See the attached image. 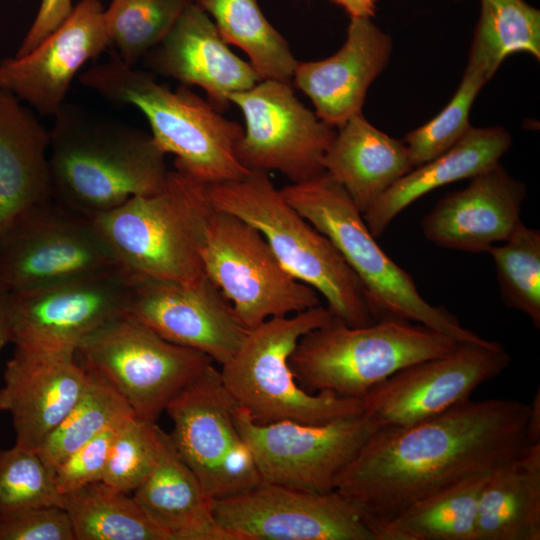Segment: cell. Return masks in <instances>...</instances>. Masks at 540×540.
Wrapping results in <instances>:
<instances>
[{
  "label": "cell",
  "instance_id": "42",
  "mask_svg": "<svg viewBox=\"0 0 540 540\" xmlns=\"http://www.w3.org/2000/svg\"><path fill=\"white\" fill-rule=\"evenodd\" d=\"M342 7L351 18H372L377 0H332Z\"/></svg>",
  "mask_w": 540,
  "mask_h": 540
},
{
  "label": "cell",
  "instance_id": "23",
  "mask_svg": "<svg viewBox=\"0 0 540 540\" xmlns=\"http://www.w3.org/2000/svg\"><path fill=\"white\" fill-rule=\"evenodd\" d=\"M392 38L370 18H351L346 40L332 56L299 62L292 84L312 101L316 115L337 128L362 113L367 91L387 66Z\"/></svg>",
  "mask_w": 540,
  "mask_h": 540
},
{
  "label": "cell",
  "instance_id": "22",
  "mask_svg": "<svg viewBox=\"0 0 540 540\" xmlns=\"http://www.w3.org/2000/svg\"><path fill=\"white\" fill-rule=\"evenodd\" d=\"M526 196L525 185L498 162L471 178L464 189L440 199L423 217L422 233L442 248L487 252L522 222Z\"/></svg>",
  "mask_w": 540,
  "mask_h": 540
},
{
  "label": "cell",
  "instance_id": "4",
  "mask_svg": "<svg viewBox=\"0 0 540 540\" xmlns=\"http://www.w3.org/2000/svg\"><path fill=\"white\" fill-rule=\"evenodd\" d=\"M215 210L241 218L265 238L282 266L323 296L348 326L376 322L367 294L341 253L284 198L266 172L207 185Z\"/></svg>",
  "mask_w": 540,
  "mask_h": 540
},
{
  "label": "cell",
  "instance_id": "8",
  "mask_svg": "<svg viewBox=\"0 0 540 540\" xmlns=\"http://www.w3.org/2000/svg\"><path fill=\"white\" fill-rule=\"evenodd\" d=\"M458 342L421 324L381 319L348 326L338 319L300 338L289 363L307 392L363 399L396 372L451 351Z\"/></svg>",
  "mask_w": 540,
  "mask_h": 540
},
{
  "label": "cell",
  "instance_id": "39",
  "mask_svg": "<svg viewBox=\"0 0 540 540\" xmlns=\"http://www.w3.org/2000/svg\"><path fill=\"white\" fill-rule=\"evenodd\" d=\"M0 540H76L68 512L60 505L18 508L0 514Z\"/></svg>",
  "mask_w": 540,
  "mask_h": 540
},
{
  "label": "cell",
  "instance_id": "15",
  "mask_svg": "<svg viewBox=\"0 0 540 540\" xmlns=\"http://www.w3.org/2000/svg\"><path fill=\"white\" fill-rule=\"evenodd\" d=\"M510 362L495 341L458 342L448 353L414 363L373 387L362 399L363 413L378 429L422 422L469 400Z\"/></svg>",
  "mask_w": 540,
  "mask_h": 540
},
{
  "label": "cell",
  "instance_id": "17",
  "mask_svg": "<svg viewBox=\"0 0 540 540\" xmlns=\"http://www.w3.org/2000/svg\"><path fill=\"white\" fill-rule=\"evenodd\" d=\"M234 540H374L358 508L338 492L317 493L261 481L212 501Z\"/></svg>",
  "mask_w": 540,
  "mask_h": 540
},
{
  "label": "cell",
  "instance_id": "28",
  "mask_svg": "<svg viewBox=\"0 0 540 540\" xmlns=\"http://www.w3.org/2000/svg\"><path fill=\"white\" fill-rule=\"evenodd\" d=\"M540 539V443L496 468L484 484L475 540Z\"/></svg>",
  "mask_w": 540,
  "mask_h": 540
},
{
  "label": "cell",
  "instance_id": "29",
  "mask_svg": "<svg viewBox=\"0 0 540 540\" xmlns=\"http://www.w3.org/2000/svg\"><path fill=\"white\" fill-rule=\"evenodd\" d=\"M490 474L465 479L366 524L374 540H475L478 502Z\"/></svg>",
  "mask_w": 540,
  "mask_h": 540
},
{
  "label": "cell",
  "instance_id": "33",
  "mask_svg": "<svg viewBox=\"0 0 540 540\" xmlns=\"http://www.w3.org/2000/svg\"><path fill=\"white\" fill-rule=\"evenodd\" d=\"M84 367L88 380L82 395L37 451L52 473L72 452L125 418L135 415L109 381L94 369Z\"/></svg>",
  "mask_w": 540,
  "mask_h": 540
},
{
  "label": "cell",
  "instance_id": "25",
  "mask_svg": "<svg viewBox=\"0 0 540 540\" xmlns=\"http://www.w3.org/2000/svg\"><path fill=\"white\" fill-rule=\"evenodd\" d=\"M511 144V135L501 126L471 127L447 151L400 178L362 214L369 231L375 238L380 237L413 202L439 187L471 179L490 168Z\"/></svg>",
  "mask_w": 540,
  "mask_h": 540
},
{
  "label": "cell",
  "instance_id": "9",
  "mask_svg": "<svg viewBox=\"0 0 540 540\" xmlns=\"http://www.w3.org/2000/svg\"><path fill=\"white\" fill-rule=\"evenodd\" d=\"M201 259L205 275L247 330L321 304L315 289L282 266L263 235L230 213L212 211Z\"/></svg>",
  "mask_w": 540,
  "mask_h": 540
},
{
  "label": "cell",
  "instance_id": "7",
  "mask_svg": "<svg viewBox=\"0 0 540 540\" xmlns=\"http://www.w3.org/2000/svg\"><path fill=\"white\" fill-rule=\"evenodd\" d=\"M334 319L321 304L268 319L249 330L236 353L221 365L227 390L256 423L323 424L363 413L361 399L329 391L307 392L290 367V356L300 338Z\"/></svg>",
  "mask_w": 540,
  "mask_h": 540
},
{
  "label": "cell",
  "instance_id": "2",
  "mask_svg": "<svg viewBox=\"0 0 540 540\" xmlns=\"http://www.w3.org/2000/svg\"><path fill=\"white\" fill-rule=\"evenodd\" d=\"M53 118L50 189L63 206L91 219L163 188L167 154L151 134L73 103Z\"/></svg>",
  "mask_w": 540,
  "mask_h": 540
},
{
  "label": "cell",
  "instance_id": "35",
  "mask_svg": "<svg viewBox=\"0 0 540 540\" xmlns=\"http://www.w3.org/2000/svg\"><path fill=\"white\" fill-rule=\"evenodd\" d=\"M190 0H111L104 18L111 45L134 66L169 32Z\"/></svg>",
  "mask_w": 540,
  "mask_h": 540
},
{
  "label": "cell",
  "instance_id": "14",
  "mask_svg": "<svg viewBox=\"0 0 540 540\" xmlns=\"http://www.w3.org/2000/svg\"><path fill=\"white\" fill-rule=\"evenodd\" d=\"M245 126L236 153L250 171H278L299 183L324 171L323 159L336 128L295 95L292 84L262 79L229 97Z\"/></svg>",
  "mask_w": 540,
  "mask_h": 540
},
{
  "label": "cell",
  "instance_id": "43",
  "mask_svg": "<svg viewBox=\"0 0 540 540\" xmlns=\"http://www.w3.org/2000/svg\"><path fill=\"white\" fill-rule=\"evenodd\" d=\"M530 405V414L527 425V443L528 445H534L540 443V392L534 395L533 401Z\"/></svg>",
  "mask_w": 540,
  "mask_h": 540
},
{
  "label": "cell",
  "instance_id": "1",
  "mask_svg": "<svg viewBox=\"0 0 540 540\" xmlns=\"http://www.w3.org/2000/svg\"><path fill=\"white\" fill-rule=\"evenodd\" d=\"M530 405L467 400L422 422L377 429L338 476L335 491L364 521L390 518L470 477L491 473L528 446Z\"/></svg>",
  "mask_w": 540,
  "mask_h": 540
},
{
  "label": "cell",
  "instance_id": "41",
  "mask_svg": "<svg viewBox=\"0 0 540 540\" xmlns=\"http://www.w3.org/2000/svg\"><path fill=\"white\" fill-rule=\"evenodd\" d=\"M72 0H41L36 17L15 56L27 54L70 15Z\"/></svg>",
  "mask_w": 540,
  "mask_h": 540
},
{
  "label": "cell",
  "instance_id": "10",
  "mask_svg": "<svg viewBox=\"0 0 540 540\" xmlns=\"http://www.w3.org/2000/svg\"><path fill=\"white\" fill-rule=\"evenodd\" d=\"M76 354L109 381L134 414L156 422L170 401L213 363L176 345L128 314L86 336Z\"/></svg>",
  "mask_w": 540,
  "mask_h": 540
},
{
  "label": "cell",
  "instance_id": "30",
  "mask_svg": "<svg viewBox=\"0 0 540 540\" xmlns=\"http://www.w3.org/2000/svg\"><path fill=\"white\" fill-rule=\"evenodd\" d=\"M213 20L228 44L240 48L261 79L292 84L298 61L257 0H192Z\"/></svg>",
  "mask_w": 540,
  "mask_h": 540
},
{
  "label": "cell",
  "instance_id": "3",
  "mask_svg": "<svg viewBox=\"0 0 540 540\" xmlns=\"http://www.w3.org/2000/svg\"><path fill=\"white\" fill-rule=\"evenodd\" d=\"M79 80L105 99L141 111L155 142L175 156L176 169L207 185L238 180L251 172L236 153L243 127L188 86L172 91L152 73L126 64L117 53L86 70Z\"/></svg>",
  "mask_w": 540,
  "mask_h": 540
},
{
  "label": "cell",
  "instance_id": "16",
  "mask_svg": "<svg viewBox=\"0 0 540 540\" xmlns=\"http://www.w3.org/2000/svg\"><path fill=\"white\" fill-rule=\"evenodd\" d=\"M132 274L114 267L41 289L9 293L11 343L76 351L96 329L127 311Z\"/></svg>",
  "mask_w": 540,
  "mask_h": 540
},
{
  "label": "cell",
  "instance_id": "31",
  "mask_svg": "<svg viewBox=\"0 0 540 540\" xmlns=\"http://www.w3.org/2000/svg\"><path fill=\"white\" fill-rule=\"evenodd\" d=\"M76 540H169L134 496L103 481L62 495Z\"/></svg>",
  "mask_w": 540,
  "mask_h": 540
},
{
  "label": "cell",
  "instance_id": "34",
  "mask_svg": "<svg viewBox=\"0 0 540 540\" xmlns=\"http://www.w3.org/2000/svg\"><path fill=\"white\" fill-rule=\"evenodd\" d=\"M501 298L540 328V231L522 222L502 245L491 246Z\"/></svg>",
  "mask_w": 540,
  "mask_h": 540
},
{
  "label": "cell",
  "instance_id": "12",
  "mask_svg": "<svg viewBox=\"0 0 540 540\" xmlns=\"http://www.w3.org/2000/svg\"><path fill=\"white\" fill-rule=\"evenodd\" d=\"M237 406L212 363L165 409L173 423L169 435L177 453L212 501L241 494L262 480L237 431Z\"/></svg>",
  "mask_w": 540,
  "mask_h": 540
},
{
  "label": "cell",
  "instance_id": "11",
  "mask_svg": "<svg viewBox=\"0 0 540 540\" xmlns=\"http://www.w3.org/2000/svg\"><path fill=\"white\" fill-rule=\"evenodd\" d=\"M120 267L92 219L53 198L0 234V288L10 294Z\"/></svg>",
  "mask_w": 540,
  "mask_h": 540
},
{
  "label": "cell",
  "instance_id": "24",
  "mask_svg": "<svg viewBox=\"0 0 540 540\" xmlns=\"http://www.w3.org/2000/svg\"><path fill=\"white\" fill-rule=\"evenodd\" d=\"M49 131L11 92L0 90V234L50 198Z\"/></svg>",
  "mask_w": 540,
  "mask_h": 540
},
{
  "label": "cell",
  "instance_id": "19",
  "mask_svg": "<svg viewBox=\"0 0 540 540\" xmlns=\"http://www.w3.org/2000/svg\"><path fill=\"white\" fill-rule=\"evenodd\" d=\"M104 11L99 0H81L30 52L2 59L0 90L54 117L79 69L111 45Z\"/></svg>",
  "mask_w": 540,
  "mask_h": 540
},
{
  "label": "cell",
  "instance_id": "38",
  "mask_svg": "<svg viewBox=\"0 0 540 540\" xmlns=\"http://www.w3.org/2000/svg\"><path fill=\"white\" fill-rule=\"evenodd\" d=\"M52 471L36 451L0 448V514L38 505H61Z\"/></svg>",
  "mask_w": 540,
  "mask_h": 540
},
{
  "label": "cell",
  "instance_id": "44",
  "mask_svg": "<svg viewBox=\"0 0 540 540\" xmlns=\"http://www.w3.org/2000/svg\"><path fill=\"white\" fill-rule=\"evenodd\" d=\"M8 343H11L9 293L0 288V354Z\"/></svg>",
  "mask_w": 540,
  "mask_h": 540
},
{
  "label": "cell",
  "instance_id": "27",
  "mask_svg": "<svg viewBox=\"0 0 540 540\" xmlns=\"http://www.w3.org/2000/svg\"><path fill=\"white\" fill-rule=\"evenodd\" d=\"M133 496L169 540H234L217 522L212 500L165 432L158 461Z\"/></svg>",
  "mask_w": 540,
  "mask_h": 540
},
{
  "label": "cell",
  "instance_id": "37",
  "mask_svg": "<svg viewBox=\"0 0 540 540\" xmlns=\"http://www.w3.org/2000/svg\"><path fill=\"white\" fill-rule=\"evenodd\" d=\"M164 435L156 422L136 415L124 419L116 429L102 481L118 491L134 492L155 467Z\"/></svg>",
  "mask_w": 540,
  "mask_h": 540
},
{
  "label": "cell",
  "instance_id": "40",
  "mask_svg": "<svg viewBox=\"0 0 540 540\" xmlns=\"http://www.w3.org/2000/svg\"><path fill=\"white\" fill-rule=\"evenodd\" d=\"M119 424L103 431L56 466L53 478L56 490L61 496L88 484L102 481Z\"/></svg>",
  "mask_w": 540,
  "mask_h": 540
},
{
  "label": "cell",
  "instance_id": "6",
  "mask_svg": "<svg viewBox=\"0 0 540 540\" xmlns=\"http://www.w3.org/2000/svg\"><path fill=\"white\" fill-rule=\"evenodd\" d=\"M280 191L341 253L360 280L376 321L393 318L421 324L457 342L484 339L446 308L422 297L413 278L377 244L347 192L326 172Z\"/></svg>",
  "mask_w": 540,
  "mask_h": 540
},
{
  "label": "cell",
  "instance_id": "45",
  "mask_svg": "<svg viewBox=\"0 0 540 540\" xmlns=\"http://www.w3.org/2000/svg\"><path fill=\"white\" fill-rule=\"evenodd\" d=\"M454 1H460V0H454Z\"/></svg>",
  "mask_w": 540,
  "mask_h": 540
},
{
  "label": "cell",
  "instance_id": "26",
  "mask_svg": "<svg viewBox=\"0 0 540 540\" xmlns=\"http://www.w3.org/2000/svg\"><path fill=\"white\" fill-rule=\"evenodd\" d=\"M323 166L362 214L413 169L404 141L377 129L362 113L337 127Z\"/></svg>",
  "mask_w": 540,
  "mask_h": 540
},
{
  "label": "cell",
  "instance_id": "13",
  "mask_svg": "<svg viewBox=\"0 0 540 540\" xmlns=\"http://www.w3.org/2000/svg\"><path fill=\"white\" fill-rule=\"evenodd\" d=\"M234 421L262 481L317 493L335 490L340 473L378 429L364 413L323 424H259L240 406Z\"/></svg>",
  "mask_w": 540,
  "mask_h": 540
},
{
  "label": "cell",
  "instance_id": "32",
  "mask_svg": "<svg viewBox=\"0 0 540 540\" xmlns=\"http://www.w3.org/2000/svg\"><path fill=\"white\" fill-rule=\"evenodd\" d=\"M515 53L540 60V11L525 0H480L468 62L489 79Z\"/></svg>",
  "mask_w": 540,
  "mask_h": 540
},
{
  "label": "cell",
  "instance_id": "18",
  "mask_svg": "<svg viewBox=\"0 0 540 540\" xmlns=\"http://www.w3.org/2000/svg\"><path fill=\"white\" fill-rule=\"evenodd\" d=\"M126 314L167 341L199 351L220 366L236 353L249 331L207 276L194 284H181L132 274Z\"/></svg>",
  "mask_w": 540,
  "mask_h": 540
},
{
  "label": "cell",
  "instance_id": "20",
  "mask_svg": "<svg viewBox=\"0 0 540 540\" xmlns=\"http://www.w3.org/2000/svg\"><path fill=\"white\" fill-rule=\"evenodd\" d=\"M87 380L76 351L15 348L0 388V411L11 416L15 444L37 452L78 401Z\"/></svg>",
  "mask_w": 540,
  "mask_h": 540
},
{
  "label": "cell",
  "instance_id": "36",
  "mask_svg": "<svg viewBox=\"0 0 540 540\" xmlns=\"http://www.w3.org/2000/svg\"><path fill=\"white\" fill-rule=\"evenodd\" d=\"M489 80L482 68L468 62L448 104L430 121L406 134L404 143L413 168L444 153L468 132L473 103Z\"/></svg>",
  "mask_w": 540,
  "mask_h": 540
},
{
  "label": "cell",
  "instance_id": "21",
  "mask_svg": "<svg viewBox=\"0 0 540 540\" xmlns=\"http://www.w3.org/2000/svg\"><path fill=\"white\" fill-rule=\"evenodd\" d=\"M143 61L152 74L202 88L219 111L229 107L232 94L262 80L249 62L231 51L211 17L192 0Z\"/></svg>",
  "mask_w": 540,
  "mask_h": 540
},
{
  "label": "cell",
  "instance_id": "5",
  "mask_svg": "<svg viewBox=\"0 0 540 540\" xmlns=\"http://www.w3.org/2000/svg\"><path fill=\"white\" fill-rule=\"evenodd\" d=\"M213 210L207 184L175 168L157 193L91 219L123 269L194 284L206 277L201 249Z\"/></svg>",
  "mask_w": 540,
  "mask_h": 540
}]
</instances>
